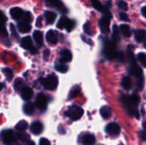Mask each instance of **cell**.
Listing matches in <instances>:
<instances>
[{
	"instance_id": "cell-1",
	"label": "cell",
	"mask_w": 146,
	"mask_h": 145,
	"mask_svg": "<svg viewBox=\"0 0 146 145\" xmlns=\"http://www.w3.org/2000/svg\"><path fill=\"white\" fill-rule=\"evenodd\" d=\"M121 101L124 105L128 115L139 118V112L137 110V106L140 102V98L137 94H133L131 96H122L121 97Z\"/></svg>"
},
{
	"instance_id": "cell-2",
	"label": "cell",
	"mask_w": 146,
	"mask_h": 145,
	"mask_svg": "<svg viewBox=\"0 0 146 145\" xmlns=\"http://www.w3.org/2000/svg\"><path fill=\"white\" fill-rule=\"evenodd\" d=\"M128 56L130 59V67H129V73L133 76H134L137 79V87L139 90H142L144 85V77H143V71L140 68V67L137 64L133 53L132 52V50H129L128 51Z\"/></svg>"
},
{
	"instance_id": "cell-3",
	"label": "cell",
	"mask_w": 146,
	"mask_h": 145,
	"mask_svg": "<svg viewBox=\"0 0 146 145\" xmlns=\"http://www.w3.org/2000/svg\"><path fill=\"white\" fill-rule=\"evenodd\" d=\"M104 53L105 56L109 59H114L116 58L118 51L116 50V43L114 42L113 40L111 41H107L104 44Z\"/></svg>"
},
{
	"instance_id": "cell-4",
	"label": "cell",
	"mask_w": 146,
	"mask_h": 145,
	"mask_svg": "<svg viewBox=\"0 0 146 145\" xmlns=\"http://www.w3.org/2000/svg\"><path fill=\"white\" fill-rule=\"evenodd\" d=\"M40 81H41L42 85L45 89L50 90V91L55 90L57 87V85H58L57 77L56 75H54V74H50V75H49L48 77H46L44 79H41Z\"/></svg>"
},
{
	"instance_id": "cell-5",
	"label": "cell",
	"mask_w": 146,
	"mask_h": 145,
	"mask_svg": "<svg viewBox=\"0 0 146 145\" xmlns=\"http://www.w3.org/2000/svg\"><path fill=\"white\" fill-rule=\"evenodd\" d=\"M1 138L3 143L5 145H11L15 144L18 138L17 134H15L12 130H4L1 133Z\"/></svg>"
},
{
	"instance_id": "cell-6",
	"label": "cell",
	"mask_w": 146,
	"mask_h": 145,
	"mask_svg": "<svg viewBox=\"0 0 146 145\" xmlns=\"http://www.w3.org/2000/svg\"><path fill=\"white\" fill-rule=\"evenodd\" d=\"M112 18V15L110 12V10H107L105 13H104V16L99 20L98 25L99 27L104 33H107L110 31V20Z\"/></svg>"
},
{
	"instance_id": "cell-7",
	"label": "cell",
	"mask_w": 146,
	"mask_h": 145,
	"mask_svg": "<svg viewBox=\"0 0 146 145\" xmlns=\"http://www.w3.org/2000/svg\"><path fill=\"white\" fill-rule=\"evenodd\" d=\"M83 114H84L83 109L76 105L71 106L66 112V115L72 121H78L82 117Z\"/></svg>"
},
{
	"instance_id": "cell-8",
	"label": "cell",
	"mask_w": 146,
	"mask_h": 145,
	"mask_svg": "<svg viewBox=\"0 0 146 145\" xmlns=\"http://www.w3.org/2000/svg\"><path fill=\"white\" fill-rule=\"evenodd\" d=\"M21 45L22 48H24L25 50L30 51L32 54H36L37 53V49L33 46V41H32L30 37L23 38L21 39Z\"/></svg>"
},
{
	"instance_id": "cell-9",
	"label": "cell",
	"mask_w": 146,
	"mask_h": 145,
	"mask_svg": "<svg viewBox=\"0 0 146 145\" xmlns=\"http://www.w3.org/2000/svg\"><path fill=\"white\" fill-rule=\"evenodd\" d=\"M47 103H48V101H47V97H45L44 94L43 93H40L36 97V101H35V105L36 107L41 110V111H44L47 108Z\"/></svg>"
},
{
	"instance_id": "cell-10",
	"label": "cell",
	"mask_w": 146,
	"mask_h": 145,
	"mask_svg": "<svg viewBox=\"0 0 146 145\" xmlns=\"http://www.w3.org/2000/svg\"><path fill=\"white\" fill-rule=\"evenodd\" d=\"M106 132L110 135V136H113V137H116L120 134L121 132V127L117 123L112 122L110 123L107 126H106Z\"/></svg>"
},
{
	"instance_id": "cell-11",
	"label": "cell",
	"mask_w": 146,
	"mask_h": 145,
	"mask_svg": "<svg viewBox=\"0 0 146 145\" xmlns=\"http://www.w3.org/2000/svg\"><path fill=\"white\" fill-rule=\"evenodd\" d=\"M46 2V3L50 6L54 7L55 9H56L57 10H59L60 12L65 14L67 12V9L64 6V4L62 3L61 0H44Z\"/></svg>"
},
{
	"instance_id": "cell-12",
	"label": "cell",
	"mask_w": 146,
	"mask_h": 145,
	"mask_svg": "<svg viewBox=\"0 0 146 145\" xmlns=\"http://www.w3.org/2000/svg\"><path fill=\"white\" fill-rule=\"evenodd\" d=\"M23 15H24V12H23V10H22L21 8L15 7V8H12V9H10V15H11V17H12L14 20L18 21V20L22 19Z\"/></svg>"
},
{
	"instance_id": "cell-13",
	"label": "cell",
	"mask_w": 146,
	"mask_h": 145,
	"mask_svg": "<svg viewBox=\"0 0 146 145\" xmlns=\"http://www.w3.org/2000/svg\"><path fill=\"white\" fill-rule=\"evenodd\" d=\"M30 131L34 135H38L43 132V124L39 121H35L31 125Z\"/></svg>"
},
{
	"instance_id": "cell-14",
	"label": "cell",
	"mask_w": 146,
	"mask_h": 145,
	"mask_svg": "<svg viewBox=\"0 0 146 145\" xmlns=\"http://www.w3.org/2000/svg\"><path fill=\"white\" fill-rule=\"evenodd\" d=\"M21 97L23 100L25 101H29L32 97H33V90L30 88V87H27V86H24L21 91Z\"/></svg>"
},
{
	"instance_id": "cell-15",
	"label": "cell",
	"mask_w": 146,
	"mask_h": 145,
	"mask_svg": "<svg viewBox=\"0 0 146 145\" xmlns=\"http://www.w3.org/2000/svg\"><path fill=\"white\" fill-rule=\"evenodd\" d=\"M95 142H96V138L92 134L87 133L85 134L82 138V143L84 145H94Z\"/></svg>"
},
{
	"instance_id": "cell-16",
	"label": "cell",
	"mask_w": 146,
	"mask_h": 145,
	"mask_svg": "<svg viewBox=\"0 0 146 145\" xmlns=\"http://www.w3.org/2000/svg\"><path fill=\"white\" fill-rule=\"evenodd\" d=\"M46 39L48 40L49 43L52 44H55L57 43V40H58V38H57V34L56 32L52 31V30H50L47 32L46 33Z\"/></svg>"
},
{
	"instance_id": "cell-17",
	"label": "cell",
	"mask_w": 146,
	"mask_h": 145,
	"mask_svg": "<svg viewBox=\"0 0 146 145\" xmlns=\"http://www.w3.org/2000/svg\"><path fill=\"white\" fill-rule=\"evenodd\" d=\"M72 60V53L68 50H63L61 52V59L60 62H68Z\"/></svg>"
},
{
	"instance_id": "cell-18",
	"label": "cell",
	"mask_w": 146,
	"mask_h": 145,
	"mask_svg": "<svg viewBox=\"0 0 146 145\" xmlns=\"http://www.w3.org/2000/svg\"><path fill=\"white\" fill-rule=\"evenodd\" d=\"M17 27H18V30L22 32V33H27L30 30H31V26H30V23L28 22H26V21H20L17 25Z\"/></svg>"
},
{
	"instance_id": "cell-19",
	"label": "cell",
	"mask_w": 146,
	"mask_h": 145,
	"mask_svg": "<svg viewBox=\"0 0 146 145\" xmlns=\"http://www.w3.org/2000/svg\"><path fill=\"white\" fill-rule=\"evenodd\" d=\"M134 37L137 42L140 43V42H144L146 38V31L139 29V30H136L134 32Z\"/></svg>"
},
{
	"instance_id": "cell-20",
	"label": "cell",
	"mask_w": 146,
	"mask_h": 145,
	"mask_svg": "<svg viewBox=\"0 0 146 145\" xmlns=\"http://www.w3.org/2000/svg\"><path fill=\"white\" fill-rule=\"evenodd\" d=\"M91 1H92V4L93 8L98 11L104 13L107 9H109V8L107 6H104L99 0H91Z\"/></svg>"
},
{
	"instance_id": "cell-21",
	"label": "cell",
	"mask_w": 146,
	"mask_h": 145,
	"mask_svg": "<svg viewBox=\"0 0 146 145\" xmlns=\"http://www.w3.org/2000/svg\"><path fill=\"white\" fill-rule=\"evenodd\" d=\"M121 85L125 90H130L133 87V79L129 76L123 77L121 80Z\"/></svg>"
},
{
	"instance_id": "cell-22",
	"label": "cell",
	"mask_w": 146,
	"mask_h": 145,
	"mask_svg": "<svg viewBox=\"0 0 146 145\" xmlns=\"http://www.w3.org/2000/svg\"><path fill=\"white\" fill-rule=\"evenodd\" d=\"M34 110H35V107L34 104L32 103H27L23 107V111L27 115H32L34 113Z\"/></svg>"
},
{
	"instance_id": "cell-23",
	"label": "cell",
	"mask_w": 146,
	"mask_h": 145,
	"mask_svg": "<svg viewBox=\"0 0 146 145\" xmlns=\"http://www.w3.org/2000/svg\"><path fill=\"white\" fill-rule=\"evenodd\" d=\"M100 114L104 119H109V118H110V116L112 115V111H111V109L110 107L104 106L100 109Z\"/></svg>"
},
{
	"instance_id": "cell-24",
	"label": "cell",
	"mask_w": 146,
	"mask_h": 145,
	"mask_svg": "<svg viewBox=\"0 0 146 145\" xmlns=\"http://www.w3.org/2000/svg\"><path fill=\"white\" fill-rule=\"evenodd\" d=\"M44 17H45V20H46V22L48 24H53L55 20H56V14L54 12H51V11H46L44 13Z\"/></svg>"
},
{
	"instance_id": "cell-25",
	"label": "cell",
	"mask_w": 146,
	"mask_h": 145,
	"mask_svg": "<svg viewBox=\"0 0 146 145\" xmlns=\"http://www.w3.org/2000/svg\"><path fill=\"white\" fill-rule=\"evenodd\" d=\"M33 38L38 45L43 44V33L40 31H35L33 32Z\"/></svg>"
},
{
	"instance_id": "cell-26",
	"label": "cell",
	"mask_w": 146,
	"mask_h": 145,
	"mask_svg": "<svg viewBox=\"0 0 146 145\" xmlns=\"http://www.w3.org/2000/svg\"><path fill=\"white\" fill-rule=\"evenodd\" d=\"M120 29L121 31V32L123 33V35L125 37H127L129 38L132 34V31L130 29V26L128 25H126V24H123V25H121L120 26Z\"/></svg>"
},
{
	"instance_id": "cell-27",
	"label": "cell",
	"mask_w": 146,
	"mask_h": 145,
	"mask_svg": "<svg viewBox=\"0 0 146 145\" xmlns=\"http://www.w3.org/2000/svg\"><path fill=\"white\" fill-rule=\"evenodd\" d=\"M121 39L120 36V30L117 26H114L113 28V33H112V40L115 43H117Z\"/></svg>"
},
{
	"instance_id": "cell-28",
	"label": "cell",
	"mask_w": 146,
	"mask_h": 145,
	"mask_svg": "<svg viewBox=\"0 0 146 145\" xmlns=\"http://www.w3.org/2000/svg\"><path fill=\"white\" fill-rule=\"evenodd\" d=\"M27 126H28V125L26 121H21L16 124L15 129L19 132H24L27 128Z\"/></svg>"
},
{
	"instance_id": "cell-29",
	"label": "cell",
	"mask_w": 146,
	"mask_h": 145,
	"mask_svg": "<svg viewBox=\"0 0 146 145\" xmlns=\"http://www.w3.org/2000/svg\"><path fill=\"white\" fill-rule=\"evenodd\" d=\"M80 88L78 85L73 87L72 90L70 91V93H69V98H74V97H76L80 94Z\"/></svg>"
},
{
	"instance_id": "cell-30",
	"label": "cell",
	"mask_w": 146,
	"mask_h": 145,
	"mask_svg": "<svg viewBox=\"0 0 146 145\" xmlns=\"http://www.w3.org/2000/svg\"><path fill=\"white\" fill-rule=\"evenodd\" d=\"M56 69L58 72H60V73H66L68 68V66L67 65H65L62 62H60V63L56 64Z\"/></svg>"
},
{
	"instance_id": "cell-31",
	"label": "cell",
	"mask_w": 146,
	"mask_h": 145,
	"mask_svg": "<svg viewBox=\"0 0 146 145\" xmlns=\"http://www.w3.org/2000/svg\"><path fill=\"white\" fill-rule=\"evenodd\" d=\"M3 73H4L6 79H7L9 81H10V80L13 79L14 73H13V72H12L11 69H9V68H3Z\"/></svg>"
},
{
	"instance_id": "cell-32",
	"label": "cell",
	"mask_w": 146,
	"mask_h": 145,
	"mask_svg": "<svg viewBox=\"0 0 146 145\" xmlns=\"http://www.w3.org/2000/svg\"><path fill=\"white\" fill-rule=\"evenodd\" d=\"M74 26H75L74 21H72V20H70V19H68V20H67V22H66V25H65V29H66L68 32H71V31L74 29Z\"/></svg>"
},
{
	"instance_id": "cell-33",
	"label": "cell",
	"mask_w": 146,
	"mask_h": 145,
	"mask_svg": "<svg viewBox=\"0 0 146 145\" xmlns=\"http://www.w3.org/2000/svg\"><path fill=\"white\" fill-rule=\"evenodd\" d=\"M14 86L16 91H21V89L24 87V82L21 79H17L14 83Z\"/></svg>"
},
{
	"instance_id": "cell-34",
	"label": "cell",
	"mask_w": 146,
	"mask_h": 145,
	"mask_svg": "<svg viewBox=\"0 0 146 145\" xmlns=\"http://www.w3.org/2000/svg\"><path fill=\"white\" fill-rule=\"evenodd\" d=\"M138 60L139 61V62L146 68V54L145 53H139L138 55Z\"/></svg>"
},
{
	"instance_id": "cell-35",
	"label": "cell",
	"mask_w": 146,
	"mask_h": 145,
	"mask_svg": "<svg viewBox=\"0 0 146 145\" xmlns=\"http://www.w3.org/2000/svg\"><path fill=\"white\" fill-rule=\"evenodd\" d=\"M67 20H68L67 17H64V16L62 17V18L59 20L58 23H57V27H58L59 29H64V28H65L66 22H67Z\"/></svg>"
},
{
	"instance_id": "cell-36",
	"label": "cell",
	"mask_w": 146,
	"mask_h": 145,
	"mask_svg": "<svg viewBox=\"0 0 146 145\" xmlns=\"http://www.w3.org/2000/svg\"><path fill=\"white\" fill-rule=\"evenodd\" d=\"M7 35H8V32H7L6 27L4 26L3 24L0 23V37L1 38H5V37H7Z\"/></svg>"
},
{
	"instance_id": "cell-37",
	"label": "cell",
	"mask_w": 146,
	"mask_h": 145,
	"mask_svg": "<svg viewBox=\"0 0 146 145\" xmlns=\"http://www.w3.org/2000/svg\"><path fill=\"white\" fill-rule=\"evenodd\" d=\"M18 139H21V141L22 142H27V140L29 139V136L26 133H19L17 135Z\"/></svg>"
},
{
	"instance_id": "cell-38",
	"label": "cell",
	"mask_w": 146,
	"mask_h": 145,
	"mask_svg": "<svg viewBox=\"0 0 146 145\" xmlns=\"http://www.w3.org/2000/svg\"><path fill=\"white\" fill-rule=\"evenodd\" d=\"M22 19H23V21H24L30 23V22L32 21V19H33V17H32V15H31L30 13H24Z\"/></svg>"
},
{
	"instance_id": "cell-39",
	"label": "cell",
	"mask_w": 146,
	"mask_h": 145,
	"mask_svg": "<svg viewBox=\"0 0 146 145\" xmlns=\"http://www.w3.org/2000/svg\"><path fill=\"white\" fill-rule=\"evenodd\" d=\"M118 6L120 9H123V10H127V3L126 2H124L123 0H120L118 2Z\"/></svg>"
},
{
	"instance_id": "cell-40",
	"label": "cell",
	"mask_w": 146,
	"mask_h": 145,
	"mask_svg": "<svg viewBox=\"0 0 146 145\" xmlns=\"http://www.w3.org/2000/svg\"><path fill=\"white\" fill-rule=\"evenodd\" d=\"M84 31L86 32V33H87V34H89V35L92 34V32H91V30H90V23H89V22H86V23L85 24V26H84Z\"/></svg>"
},
{
	"instance_id": "cell-41",
	"label": "cell",
	"mask_w": 146,
	"mask_h": 145,
	"mask_svg": "<svg viewBox=\"0 0 146 145\" xmlns=\"http://www.w3.org/2000/svg\"><path fill=\"white\" fill-rule=\"evenodd\" d=\"M116 59H118L120 62H124V60H125V56H124V54L122 53V52H118L117 53V56H116Z\"/></svg>"
},
{
	"instance_id": "cell-42",
	"label": "cell",
	"mask_w": 146,
	"mask_h": 145,
	"mask_svg": "<svg viewBox=\"0 0 146 145\" xmlns=\"http://www.w3.org/2000/svg\"><path fill=\"white\" fill-rule=\"evenodd\" d=\"M120 18L121 20L122 21H129V18H128V15L125 13H121L120 14Z\"/></svg>"
},
{
	"instance_id": "cell-43",
	"label": "cell",
	"mask_w": 146,
	"mask_h": 145,
	"mask_svg": "<svg viewBox=\"0 0 146 145\" xmlns=\"http://www.w3.org/2000/svg\"><path fill=\"white\" fill-rule=\"evenodd\" d=\"M6 21H7V17L2 11H0V23L3 24Z\"/></svg>"
},
{
	"instance_id": "cell-44",
	"label": "cell",
	"mask_w": 146,
	"mask_h": 145,
	"mask_svg": "<svg viewBox=\"0 0 146 145\" xmlns=\"http://www.w3.org/2000/svg\"><path fill=\"white\" fill-rule=\"evenodd\" d=\"M39 145H50V142L46 138H41L39 141Z\"/></svg>"
},
{
	"instance_id": "cell-45",
	"label": "cell",
	"mask_w": 146,
	"mask_h": 145,
	"mask_svg": "<svg viewBox=\"0 0 146 145\" xmlns=\"http://www.w3.org/2000/svg\"><path fill=\"white\" fill-rule=\"evenodd\" d=\"M139 137L141 138V140L143 141H146V132L145 131H141L139 132Z\"/></svg>"
},
{
	"instance_id": "cell-46",
	"label": "cell",
	"mask_w": 146,
	"mask_h": 145,
	"mask_svg": "<svg viewBox=\"0 0 146 145\" xmlns=\"http://www.w3.org/2000/svg\"><path fill=\"white\" fill-rule=\"evenodd\" d=\"M141 12H142V15L146 18V6H144L141 9Z\"/></svg>"
},
{
	"instance_id": "cell-47",
	"label": "cell",
	"mask_w": 146,
	"mask_h": 145,
	"mask_svg": "<svg viewBox=\"0 0 146 145\" xmlns=\"http://www.w3.org/2000/svg\"><path fill=\"white\" fill-rule=\"evenodd\" d=\"M26 145H35V143L34 142H33V141H29L28 143H27V144Z\"/></svg>"
},
{
	"instance_id": "cell-48",
	"label": "cell",
	"mask_w": 146,
	"mask_h": 145,
	"mask_svg": "<svg viewBox=\"0 0 146 145\" xmlns=\"http://www.w3.org/2000/svg\"><path fill=\"white\" fill-rule=\"evenodd\" d=\"M3 87H4V85H3V84H1V83H0V91H1Z\"/></svg>"
},
{
	"instance_id": "cell-49",
	"label": "cell",
	"mask_w": 146,
	"mask_h": 145,
	"mask_svg": "<svg viewBox=\"0 0 146 145\" xmlns=\"http://www.w3.org/2000/svg\"><path fill=\"white\" fill-rule=\"evenodd\" d=\"M143 126H144V128L146 130V121L145 122H144V124H143Z\"/></svg>"
},
{
	"instance_id": "cell-50",
	"label": "cell",
	"mask_w": 146,
	"mask_h": 145,
	"mask_svg": "<svg viewBox=\"0 0 146 145\" xmlns=\"http://www.w3.org/2000/svg\"><path fill=\"white\" fill-rule=\"evenodd\" d=\"M144 42H145V43H144V45H145V47L146 48V38H145V40Z\"/></svg>"
}]
</instances>
